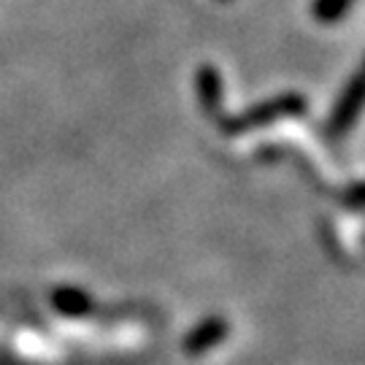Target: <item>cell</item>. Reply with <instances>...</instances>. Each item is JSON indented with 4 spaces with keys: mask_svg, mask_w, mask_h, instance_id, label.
<instances>
[{
    "mask_svg": "<svg viewBox=\"0 0 365 365\" xmlns=\"http://www.w3.org/2000/svg\"><path fill=\"white\" fill-rule=\"evenodd\" d=\"M354 3L357 0H314L312 16L319 25H336V22H341L349 14Z\"/></svg>",
    "mask_w": 365,
    "mask_h": 365,
    "instance_id": "1",
    "label": "cell"
}]
</instances>
